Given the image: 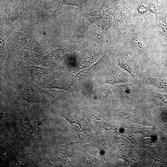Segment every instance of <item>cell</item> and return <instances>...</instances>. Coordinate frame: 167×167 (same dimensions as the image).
<instances>
[{"instance_id": "obj_7", "label": "cell", "mask_w": 167, "mask_h": 167, "mask_svg": "<svg viewBox=\"0 0 167 167\" xmlns=\"http://www.w3.org/2000/svg\"><path fill=\"white\" fill-rule=\"evenodd\" d=\"M113 94L122 100H128L147 95L146 88L139 80L115 85Z\"/></svg>"}, {"instance_id": "obj_17", "label": "cell", "mask_w": 167, "mask_h": 167, "mask_svg": "<svg viewBox=\"0 0 167 167\" xmlns=\"http://www.w3.org/2000/svg\"><path fill=\"white\" fill-rule=\"evenodd\" d=\"M24 70L27 75L32 80H39L45 75L53 72V69L37 66H26Z\"/></svg>"}, {"instance_id": "obj_25", "label": "cell", "mask_w": 167, "mask_h": 167, "mask_svg": "<svg viewBox=\"0 0 167 167\" xmlns=\"http://www.w3.org/2000/svg\"><path fill=\"white\" fill-rule=\"evenodd\" d=\"M18 0H0V7H5L15 4Z\"/></svg>"}, {"instance_id": "obj_8", "label": "cell", "mask_w": 167, "mask_h": 167, "mask_svg": "<svg viewBox=\"0 0 167 167\" xmlns=\"http://www.w3.org/2000/svg\"><path fill=\"white\" fill-rule=\"evenodd\" d=\"M49 158L48 163L51 166H63L71 163V159L76 152L77 144L73 142L67 145L62 146Z\"/></svg>"}, {"instance_id": "obj_2", "label": "cell", "mask_w": 167, "mask_h": 167, "mask_svg": "<svg viewBox=\"0 0 167 167\" xmlns=\"http://www.w3.org/2000/svg\"><path fill=\"white\" fill-rule=\"evenodd\" d=\"M61 115L70 123L71 127L77 133L78 140L75 143L96 144L97 133L90 125L83 113L73 110H64Z\"/></svg>"}, {"instance_id": "obj_4", "label": "cell", "mask_w": 167, "mask_h": 167, "mask_svg": "<svg viewBox=\"0 0 167 167\" xmlns=\"http://www.w3.org/2000/svg\"><path fill=\"white\" fill-rule=\"evenodd\" d=\"M15 96L20 101L26 110L34 103H41L47 108H49L50 106L44 90L32 82L23 85L15 94Z\"/></svg>"}, {"instance_id": "obj_28", "label": "cell", "mask_w": 167, "mask_h": 167, "mask_svg": "<svg viewBox=\"0 0 167 167\" xmlns=\"http://www.w3.org/2000/svg\"><path fill=\"white\" fill-rule=\"evenodd\" d=\"M138 10L140 13H144L147 11V8L143 6H142L139 8Z\"/></svg>"}, {"instance_id": "obj_16", "label": "cell", "mask_w": 167, "mask_h": 167, "mask_svg": "<svg viewBox=\"0 0 167 167\" xmlns=\"http://www.w3.org/2000/svg\"><path fill=\"white\" fill-rule=\"evenodd\" d=\"M21 61L26 66L40 65L44 55L26 50L19 52Z\"/></svg>"}, {"instance_id": "obj_27", "label": "cell", "mask_w": 167, "mask_h": 167, "mask_svg": "<svg viewBox=\"0 0 167 167\" xmlns=\"http://www.w3.org/2000/svg\"><path fill=\"white\" fill-rule=\"evenodd\" d=\"M0 113L1 120L6 117L13 115V112L11 111H9V110H7L5 108H2L1 109Z\"/></svg>"}, {"instance_id": "obj_26", "label": "cell", "mask_w": 167, "mask_h": 167, "mask_svg": "<svg viewBox=\"0 0 167 167\" xmlns=\"http://www.w3.org/2000/svg\"><path fill=\"white\" fill-rule=\"evenodd\" d=\"M92 69L91 68H84L78 72L76 75L77 77L82 79L87 76L91 72Z\"/></svg>"}, {"instance_id": "obj_9", "label": "cell", "mask_w": 167, "mask_h": 167, "mask_svg": "<svg viewBox=\"0 0 167 167\" xmlns=\"http://www.w3.org/2000/svg\"><path fill=\"white\" fill-rule=\"evenodd\" d=\"M38 86L42 88H55L72 92L71 87L66 80L53 72L39 80Z\"/></svg>"}, {"instance_id": "obj_10", "label": "cell", "mask_w": 167, "mask_h": 167, "mask_svg": "<svg viewBox=\"0 0 167 167\" xmlns=\"http://www.w3.org/2000/svg\"><path fill=\"white\" fill-rule=\"evenodd\" d=\"M116 62L120 68L131 75L134 81H138V77L140 68L136 62L128 56L127 53L123 52L118 54L116 58Z\"/></svg>"}, {"instance_id": "obj_14", "label": "cell", "mask_w": 167, "mask_h": 167, "mask_svg": "<svg viewBox=\"0 0 167 167\" xmlns=\"http://www.w3.org/2000/svg\"><path fill=\"white\" fill-rule=\"evenodd\" d=\"M20 134L30 140H35L39 137L36 129L31 124L26 112L21 117L18 127Z\"/></svg>"}, {"instance_id": "obj_21", "label": "cell", "mask_w": 167, "mask_h": 167, "mask_svg": "<svg viewBox=\"0 0 167 167\" xmlns=\"http://www.w3.org/2000/svg\"><path fill=\"white\" fill-rule=\"evenodd\" d=\"M148 95L152 102L156 105L162 106L167 103V95L146 89Z\"/></svg>"}, {"instance_id": "obj_18", "label": "cell", "mask_w": 167, "mask_h": 167, "mask_svg": "<svg viewBox=\"0 0 167 167\" xmlns=\"http://www.w3.org/2000/svg\"><path fill=\"white\" fill-rule=\"evenodd\" d=\"M24 49L44 55L45 50L43 40L40 37L31 35L28 43L22 50Z\"/></svg>"}, {"instance_id": "obj_12", "label": "cell", "mask_w": 167, "mask_h": 167, "mask_svg": "<svg viewBox=\"0 0 167 167\" xmlns=\"http://www.w3.org/2000/svg\"><path fill=\"white\" fill-rule=\"evenodd\" d=\"M138 79L145 87L150 85L157 89H167V78L158 76L152 72L140 70Z\"/></svg>"}, {"instance_id": "obj_22", "label": "cell", "mask_w": 167, "mask_h": 167, "mask_svg": "<svg viewBox=\"0 0 167 167\" xmlns=\"http://www.w3.org/2000/svg\"><path fill=\"white\" fill-rule=\"evenodd\" d=\"M93 97L96 100H111L114 99L112 90L109 87L100 88L96 92Z\"/></svg>"}, {"instance_id": "obj_13", "label": "cell", "mask_w": 167, "mask_h": 167, "mask_svg": "<svg viewBox=\"0 0 167 167\" xmlns=\"http://www.w3.org/2000/svg\"><path fill=\"white\" fill-rule=\"evenodd\" d=\"M105 83L115 84L133 81L131 75L123 71L115 65H113L107 70L105 77Z\"/></svg>"}, {"instance_id": "obj_11", "label": "cell", "mask_w": 167, "mask_h": 167, "mask_svg": "<svg viewBox=\"0 0 167 167\" xmlns=\"http://www.w3.org/2000/svg\"><path fill=\"white\" fill-rule=\"evenodd\" d=\"M156 19L154 25L156 31L157 36L160 43L167 50V13L161 9L156 14Z\"/></svg>"}, {"instance_id": "obj_29", "label": "cell", "mask_w": 167, "mask_h": 167, "mask_svg": "<svg viewBox=\"0 0 167 167\" xmlns=\"http://www.w3.org/2000/svg\"><path fill=\"white\" fill-rule=\"evenodd\" d=\"M35 5L37 6L42 1V0H31Z\"/></svg>"}, {"instance_id": "obj_24", "label": "cell", "mask_w": 167, "mask_h": 167, "mask_svg": "<svg viewBox=\"0 0 167 167\" xmlns=\"http://www.w3.org/2000/svg\"><path fill=\"white\" fill-rule=\"evenodd\" d=\"M51 1L59 4L68 6H76L82 9L83 6L82 0H43Z\"/></svg>"}, {"instance_id": "obj_1", "label": "cell", "mask_w": 167, "mask_h": 167, "mask_svg": "<svg viewBox=\"0 0 167 167\" xmlns=\"http://www.w3.org/2000/svg\"><path fill=\"white\" fill-rule=\"evenodd\" d=\"M36 6L31 0H18L12 6L0 7V27L12 31L22 25H30L32 14Z\"/></svg>"}, {"instance_id": "obj_20", "label": "cell", "mask_w": 167, "mask_h": 167, "mask_svg": "<svg viewBox=\"0 0 167 167\" xmlns=\"http://www.w3.org/2000/svg\"><path fill=\"white\" fill-rule=\"evenodd\" d=\"M100 54L98 52H95L88 53L86 55L82 54L81 56L79 55V58L80 65L83 69L88 68V66L91 65L98 59Z\"/></svg>"}, {"instance_id": "obj_6", "label": "cell", "mask_w": 167, "mask_h": 167, "mask_svg": "<svg viewBox=\"0 0 167 167\" xmlns=\"http://www.w3.org/2000/svg\"><path fill=\"white\" fill-rule=\"evenodd\" d=\"M31 26L29 24L22 25L11 31L6 41V49L9 56L18 53L28 43L31 36Z\"/></svg>"}, {"instance_id": "obj_31", "label": "cell", "mask_w": 167, "mask_h": 167, "mask_svg": "<svg viewBox=\"0 0 167 167\" xmlns=\"http://www.w3.org/2000/svg\"></svg>"}, {"instance_id": "obj_30", "label": "cell", "mask_w": 167, "mask_h": 167, "mask_svg": "<svg viewBox=\"0 0 167 167\" xmlns=\"http://www.w3.org/2000/svg\"><path fill=\"white\" fill-rule=\"evenodd\" d=\"M163 59L165 63L167 64V55H165V56L163 57Z\"/></svg>"}, {"instance_id": "obj_5", "label": "cell", "mask_w": 167, "mask_h": 167, "mask_svg": "<svg viewBox=\"0 0 167 167\" xmlns=\"http://www.w3.org/2000/svg\"><path fill=\"white\" fill-rule=\"evenodd\" d=\"M75 164L78 166L94 167L101 166L96 144L89 143H77Z\"/></svg>"}, {"instance_id": "obj_15", "label": "cell", "mask_w": 167, "mask_h": 167, "mask_svg": "<svg viewBox=\"0 0 167 167\" xmlns=\"http://www.w3.org/2000/svg\"><path fill=\"white\" fill-rule=\"evenodd\" d=\"M126 37L131 47L143 59L149 61L153 64L157 65L149 59L146 47L142 43L141 38L139 36L135 34L128 32L126 34Z\"/></svg>"}, {"instance_id": "obj_19", "label": "cell", "mask_w": 167, "mask_h": 167, "mask_svg": "<svg viewBox=\"0 0 167 167\" xmlns=\"http://www.w3.org/2000/svg\"><path fill=\"white\" fill-rule=\"evenodd\" d=\"M0 63H1L2 62H4L6 59V41L11 31L1 27H0Z\"/></svg>"}, {"instance_id": "obj_3", "label": "cell", "mask_w": 167, "mask_h": 167, "mask_svg": "<svg viewBox=\"0 0 167 167\" xmlns=\"http://www.w3.org/2000/svg\"><path fill=\"white\" fill-rule=\"evenodd\" d=\"M72 7V6L62 5L54 1L42 0L32 11L30 25L46 24Z\"/></svg>"}, {"instance_id": "obj_23", "label": "cell", "mask_w": 167, "mask_h": 167, "mask_svg": "<svg viewBox=\"0 0 167 167\" xmlns=\"http://www.w3.org/2000/svg\"><path fill=\"white\" fill-rule=\"evenodd\" d=\"M1 95L6 96H15L12 89L11 87L7 77L5 75H2L0 76Z\"/></svg>"}]
</instances>
